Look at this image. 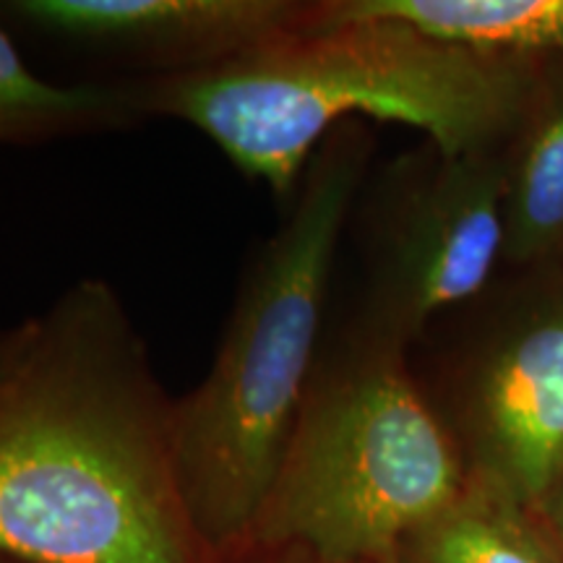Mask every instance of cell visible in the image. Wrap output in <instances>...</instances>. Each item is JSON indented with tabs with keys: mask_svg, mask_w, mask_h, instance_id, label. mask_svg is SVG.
Returning a JSON list of instances; mask_svg holds the SVG:
<instances>
[{
	"mask_svg": "<svg viewBox=\"0 0 563 563\" xmlns=\"http://www.w3.org/2000/svg\"><path fill=\"white\" fill-rule=\"evenodd\" d=\"M0 389V553L30 563H217L175 462V399L121 292L74 282Z\"/></svg>",
	"mask_w": 563,
	"mask_h": 563,
	"instance_id": "1",
	"label": "cell"
},
{
	"mask_svg": "<svg viewBox=\"0 0 563 563\" xmlns=\"http://www.w3.org/2000/svg\"><path fill=\"white\" fill-rule=\"evenodd\" d=\"M540 58H501L316 0L306 30L201 74L136 79L146 118L191 125L285 203L323 139L347 121L418 129L446 154L509 144Z\"/></svg>",
	"mask_w": 563,
	"mask_h": 563,
	"instance_id": "2",
	"label": "cell"
},
{
	"mask_svg": "<svg viewBox=\"0 0 563 563\" xmlns=\"http://www.w3.org/2000/svg\"><path fill=\"white\" fill-rule=\"evenodd\" d=\"M373 154L365 121L323 139L285 220L245 264L207 376L175 399L183 496L214 559L249 545L323 350L332 274Z\"/></svg>",
	"mask_w": 563,
	"mask_h": 563,
	"instance_id": "3",
	"label": "cell"
},
{
	"mask_svg": "<svg viewBox=\"0 0 563 563\" xmlns=\"http://www.w3.org/2000/svg\"><path fill=\"white\" fill-rule=\"evenodd\" d=\"M470 483L410 350L352 323L316 363L249 543L327 563H389Z\"/></svg>",
	"mask_w": 563,
	"mask_h": 563,
	"instance_id": "4",
	"label": "cell"
},
{
	"mask_svg": "<svg viewBox=\"0 0 563 563\" xmlns=\"http://www.w3.org/2000/svg\"><path fill=\"white\" fill-rule=\"evenodd\" d=\"M519 274L415 373L467 473L538 509L563 475V258Z\"/></svg>",
	"mask_w": 563,
	"mask_h": 563,
	"instance_id": "5",
	"label": "cell"
},
{
	"mask_svg": "<svg viewBox=\"0 0 563 563\" xmlns=\"http://www.w3.org/2000/svg\"><path fill=\"white\" fill-rule=\"evenodd\" d=\"M504 150L446 154L426 144L378 175L363 209L361 327L410 350L488 290L506 245Z\"/></svg>",
	"mask_w": 563,
	"mask_h": 563,
	"instance_id": "6",
	"label": "cell"
},
{
	"mask_svg": "<svg viewBox=\"0 0 563 563\" xmlns=\"http://www.w3.org/2000/svg\"><path fill=\"white\" fill-rule=\"evenodd\" d=\"M0 16L141 79L228 66L306 30L316 0H5Z\"/></svg>",
	"mask_w": 563,
	"mask_h": 563,
	"instance_id": "7",
	"label": "cell"
},
{
	"mask_svg": "<svg viewBox=\"0 0 563 563\" xmlns=\"http://www.w3.org/2000/svg\"><path fill=\"white\" fill-rule=\"evenodd\" d=\"M504 157V264L519 272L563 258V53L540 58Z\"/></svg>",
	"mask_w": 563,
	"mask_h": 563,
	"instance_id": "8",
	"label": "cell"
},
{
	"mask_svg": "<svg viewBox=\"0 0 563 563\" xmlns=\"http://www.w3.org/2000/svg\"><path fill=\"white\" fill-rule=\"evenodd\" d=\"M136 79L55 84L26 66L0 24V146H42L144 123Z\"/></svg>",
	"mask_w": 563,
	"mask_h": 563,
	"instance_id": "9",
	"label": "cell"
},
{
	"mask_svg": "<svg viewBox=\"0 0 563 563\" xmlns=\"http://www.w3.org/2000/svg\"><path fill=\"white\" fill-rule=\"evenodd\" d=\"M389 563H563L540 514L470 475L456 501L412 530Z\"/></svg>",
	"mask_w": 563,
	"mask_h": 563,
	"instance_id": "10",
	"label": "cell"
},
{
	"mask_svg": "<svg viewBox=\"0 0 563 563\" xmlns=\"http://www.w3.org/2000/svg\"><path fill=\"white\" fill-rule=\"evenodd\" d=\"M334 9L399 21L426 37L483 55L563 53V0H334Z\"/></svg>",
	"mask_w": 563,
	"mask_h": 563,
	"instance_id": "11",
	"label": "cell"
},
{
	"mask_svg": "<svg viewBox=\"0 0 563 563\" xmlns=\"http://www.w3.org/2000/svg\"><path fill=\"white\" fill-rule=\"evenodd\" d=\"M34 329H37V319H24L9 327H0V389L9 382L11 373L19 368V363L24 361L26 350L34 340Z\"/></svg>",
	"mask_w": 563,
	"mask_h": 563,
	"instance_id": "12",
	"label": "cell"
},
{
	"mask_svg": "<svg viewBox=\"0 0 563 563\" xmlns=\"http://www.w3.org/2000/svg\"><path fill=\"white\" fill-rule=\"evenodd\" d=\"M217 563H327L316 555L300 551V548H274V545H256L249 543L241 551L222 555Z\"/></svg>",
	"mask_w": 563,
	"mask_h": 563,
	"instance_id": "13",
	"label": "cell"
},
{
	"mask_svg": "<svg viewBox=\"0 0 563 563\" xmlns=\"http://www.w3.org/2000/svg\"><path fill=\"white\" fill-rule=\"evenodd\" d=\"M534 511L540 514V519L545 522L548 532H551V538L555 540V545H559V551L563 555V475L555 481L551 493H548L543 504Z\"/></svg>",
	"mask_w": 563,
	"mask_h": 563,
	"instance_id": "14",
	"label": "cell"
},
{
	"mask_svg": "<svg viewBox=\"0 0 563 563\" xmlns=\"http://www.w3.org/2000/svg\"><path fill=\"white\" fill-rule=\"evenodd\" d=\"M0 563H30V561H21V559H13V555L0 553Z\"/></svg>",
	"mask_w": 563,
	"mask_h": 563,
	"instance_id": "15",
	"label": "cell"
}]
</instances>
